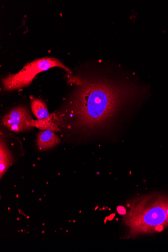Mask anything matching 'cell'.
Wrapping results in <instances>:
<instances>
[{
  "instance_id": "6",
  "label": "cell",
  "mask_w": 168,
  "mask_h": 252,
  "mask_svg": "<svg viewBox=\"0 0 168 252\" xmlns=\"http://www.w3.org/2000/svg\"><path fill=\"white\" fill-rule=\"evenodd\" d=\"M12 155L4 140L1 139L0 143V176L1 179L12 163Z\"/></svg>"
},
{
  "instance_id": "5",
  "label": "cell",
  "mask_w": 168,
  "mask_h": 252,
  "mask_svg": "<svg viewBox=\"0 0 168 252\" xmlns=\"http://www.w3.org/2000/svg\"><path fill=\"white\" fill-rule=\"evenodd\" d=\"M59 137L54 131L50 130H41L37 138V145L40 150H46L56 146L60 143Z\"/></svg>"
},
{
  "instance_id": "3",
  "label": "cell",
  "mask_w": 168,
  "mask_h": 252,
  "mask_svg": "<svg viewBox=\"0 0 168 252\" xmlns=\"http://www.w3.org/2000/svg\"><path fill=\"white\" fill-rule=\"evenodd\" d=\"M54 67L62 68L67 73H71L69 68L57 59L44 58L28 63L18 73L3 79V89L10 91L27 87L37 74Z\"/></svg>"
},
{
  "instance_id": "2",
  "label": "cell",
  "mask_w": 168,
  "mask_h": 252,
  "mask_svg": "<svg viewBox=\"0 0 168 252\" xmlns=\"http://www.w3.org/2000/svg\"><path fill=\"white\" fill-rule=\"evenodd\" d=\"M123 218L125 239L160 232L168 227V195L151 193L132 199Z\"/></svg>"
},
{
  "instance_id": "8",
  "label": "cell",
  "mask_w": 168,
  "mask_h": 252,
  "mask_svg": "<svg viewBox=\"0 0 168 252\" xmlns=\"http://www.w3.org/2000/svg\"><path fill=\"white\" fill-rule=\"evenodd\" d=\"M32 127H35L41 130H50L54 132H59L61 129L59 126L54 123L52 114L50 117L43 120H32L31 123Z\"/></svg>"
},
{
  "instance_id": "1",
  "label": "cell",
  "mask_w": 168,
  "mask_h": 252,
  "mask_svg": "<svg viewBox=\"0 0 168 252\" xmlns=\"http://www.w3.org/2000/svg\"><path fill=\"white\" fill-rule=\"evenodd\" d=\"M77 87L67 108L52 114L59 126L84 135L115 127L127 128L130 120L128 109L140 99L143 91L128 81L69 78Z\"/></svg>"
},
{
  "instance_id": "4",
  "label": "cell",
  "mask_w": 168,
  "mask_h": 252,
  "mask_svg": "<svg viewBox=\"0 0 168 252\" xmlns=\"http://www.w3.org/2000/svg\"><path fill=\"white\" fill-rule=\"evenodd\" d=\"M32 117L25 107L18 106L12 109L2 120V124L12 131L20 132L31 130Z\"/></svg>"
},
{
  "instance_id": "7",
  "label": "cell",
  "mask_w": 168,
  "mask_h": 252,
  "mask_svg": "<svg viewBox=\"0 0 168 252\" xmlns=\"http://www.w3.org/2000/svg\"><path fill=\"white\" fill-rule=\"evenodd\" d=\"M31 108L34 116L37 120L45 119L51 116L46 104L41 99H33L31 102Z\"/></svg>"
}]
</instances>
